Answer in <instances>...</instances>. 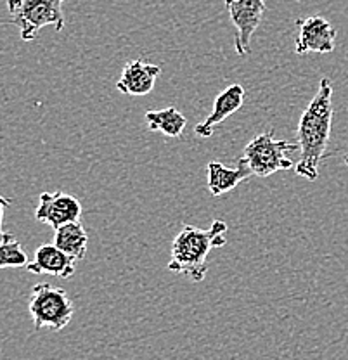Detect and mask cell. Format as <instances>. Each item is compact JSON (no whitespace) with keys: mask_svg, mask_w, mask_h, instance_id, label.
<instances>
[{"mask_svg":"<svg viewBox=\"0 0 348 360\" xmlns=\"http://www.w3.org/2000/svg\"><path fill=\"white\" fill-rule=\"evenodd\" d=\"M333 127V85L329 78L319 82V89L298 122V161L295 174L310 182L319 177V165L326 151Z\"/></svg>","mask_w":348,"mask_h":360,"instance_id":"6da1fadb","label":"cell"},{"mask_svg":"<svg viewBox=\"0 0 348 360\" xmlns=\"http://www.w3.org/2000/svg\"><path fill=\"white\" fill-rule=\"evenodd\" d=\"M227 224L219 219L213 220L210 229L186 224L174 239L168 270L187 277L191 283H201L208 274L210 251L227 245Z\"/></svg>","mask_w":348,"mask_h":360,"instance_id":"7a4b0ae2","label":"cell"},{"mask_svg":"<svg viewBox=\"0 0 348 360\" xmlns=\"http://www.w3.org/2000/svg\"><path fill=\"white\" fill-rule=\"evenodd\" d=\"M298 151V144L276 139L274 132L260 134L253 137L243 149L239 160L248 167L252 175L265 179L279 170H291L295 168V161L290 158V153Z\"/></svg>","mask_w":348,"mask_h":360,"instance_id":"3957f363","label":"cell"},{"mask_svg":"<svg viewBox=\"0 0 348 360\" xmlns=\"http://www.w3.org/2000/svg\"><path fill=\"white\" fill-rule=\"evenodd\" d=\"M28 310L35 331H40V329L63 331L75 314L73 302L68 292L49 283H39L32 288Z\"/></svg>","mask_w":348,"mask_h":360,"instance_id":"277c9868","label":"cell"},{"mask_svg":"<svg viewBox=\"0 0 348 360\" xmlns=\"http://www.w3.org/2000/svg\"><path fill=\"white\" fill-rule=\"evenodd\" d=\"M63 4L65 0H7L9 21L20 28V35L25 42H32L46 26H54L58 32H63Z\"/></svg>","mask_w":348,"mask_h":360,"instance_id":"5b68a950","label":"cell"},{"mask_svg":"<svg viewBox=\"0 0 348 360\" xmlns=\"http://www.w3.org/2000/svg\"><path fill=\"white\" fill-rule=\"evenodd\" d=\"M226 7L229 11L232 26L236 28V52L238 56H248L253 33L257 32L267 11L265 2L264 0H226Z\"/></svg>","mask_w":348,"mask_h":360,"instance_id":"8992f818","label":"cell"},{"mask_svg":"<svg viewBox=\"0 0 348 360\" xmlns=\"http://www.w3.org/2000/svg\"><path fill=\"white\" fill-rule=\"evenodd\" d=\"M298 37L295 52L305 54H329L336 47V28L323 16H310L297 20Z\"/></svg>","mask_w":348,"mask_h":360,"instance_id":"52a82bcc","label":"cell"},{"mask_svg":"<svg viewBox=\"0 0 348 360\" xmlns=\"http://www.w3.org/2000/svg\"><path fill=\"white\" fill-rule=\"evenodd\" d=\"M82 212V202L68 193H42L39 198L35 219L40 224L51 225L56 231L66 224L80 222Z\"/></svg>","mask_w":348,"mask_h":360,"instance_id":"ba28073f","label":"cell"},{"mask_svg":"<svg viewBox=\"0 0 348 360\" xmlns=\"http://www.w3.org/2000/svg\"><path fill=\"white\" fill-rule=\"evenodd\" d=\"M160 75H162V68L158 65H149L141 59H134L123 68L122 77L116 82V90L129 97L148 96L155 89Z\"/></svg>","mask_w":348,"mask_h":360,"instance_id":"9c48e42d","label":"cell"},{"mask_svg":"<svg viewBox=\"0 0 348 360\" xmlns=\"http://www.w3.org/2000/svg\"><path fill=\"white\" fill-rule=\"evenodd\" d=\"M245 89L239 84H232L226 90H222V92L215 97L212 112L207 116V120L198 123L196 129H194V134L200 135V137L203 139L212 137L215 125H219L224 120L229 118L231 115H234L236 111L241 110L243 104H245Z\"/></svg>","mask_w":348,"mask_h":360,"instance_id":"30bf717a","label":"cell"},{"mask_svg":"<svg viewBox=\"0 0 348 360\" xmlns=\"http://www.w3.org/2000/svg\"><path fill=\"white\" fill-rule=\"evenodd\" d=\"M77 260L66 255L65 251L59 250L58 246L42 245L35 250V257L33 260L26 265V269L32 274H46V276H54L59 279H70L73 277L75 270H77Z\"/></svg>","mask_w":348,"mask_h":360,"instance_id":"8fae6325","label":"cell"},{"mask_svg":"<svg viewBox=\"0 0 348 360\" xmlns=\"http://www.w3.org/2000/svg\"><path fill=\"white\" fill-rule=\"evenodd\" d=\"M207 172L210 194L215 198L231 193L243 180L252 177V172L248 170V167L239 158L236 160V168L224 167L219 161H210L207 165Z\"/></svg>","mask_w":348,"mask_h":360,"instance_id":"7c38bea8","label":"cell"},{"mask_svg":"<svg viewBox=\"0 0 348 360\" xmlns=\"http://www.w3.org/2000/svg\"><path fill=\"white\" fill-rule=\"evenodd\" d=\"M54 245L70 255L73 260H84L89 246V236L80 222H71L54 231Z\"/></svg>","mask_w":348,"mask_h":360,"instance_id":"4fadbf2b","label":"cell"},{"mask_svg":"<svg viewBox=\"0 0 348 360\" xmlns=\"http://www.w3.org/2000/svg\"><path fill=\"white\" fill-rule=\"evenodd\" d=\"M144 118L151 132H162L170 139L181 137L187 125L186 116L174 106L158 111H148Z\"/></svg>","mask_w":348,"mask_h":360,"instance_id":"5bb4252c","label":"cell"},{"mask_svg":"<svg viewBox=\"0 0 348 360\" xmlns=\"http://www.w3.org/2000/svg\"><path fill=\"white\" fill-rule=\"evenodd\" d=\"M28 264V255L25 253L21 243L16 241L13 234H9L6 241L0 243V269L26 267Z\"/></svg>","mask_w":348,"mask_h":360,"instance_id":"9a60e30c","label":"cell"},{"mask_svg":"<svg viewBox=\"0 0 348 360\" xmlns=\"http://www.w3.org/2000/svg\"><path fill=\"white\" fill-rule=\"evenodd\" d=\"M11 201L9 198H4L2 194H0V243L2 241H6L7 238H9V234L11 232H4V229H2V222H4V212H6V208H9L11 206Z\"/></svg>","mask_w":348,"mask_h":360,"instance_id":"2e32d148","label":"cell"},{"mask_svg":"<svg viewBox=\"0 0 348 360\" xmlns=\"http://www.w3.org/2000/svg\"><path fill=\"white\" fill-rule=\"evenodd\" d=\"M345 165H347V167H348V155L345 156Z\"/></svg>","mask_w":348,"mask_h":360,"instance_id":"e0dca14e","label":"cell"}]
</instances>
